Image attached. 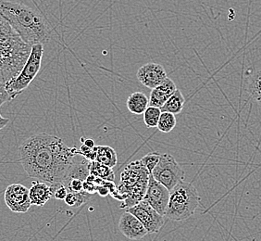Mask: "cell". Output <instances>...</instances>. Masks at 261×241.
I'll use <instances>...</instances> for the list:
<instances>
[{"label":"cell","instance_id":"obj_25","mask_svg":"<svg viewBox=\"0 0 261 241\" xmlns=\"http://www.w3.org/2000/svg\"><path fill=\"white\" fill-rule=\"evenodd\" d=\"M52 191L53 198L60 201H64L66 196L68 194V190L63 184H58V185H49Z\"/></svg>","mask_w":261,"mask_h":241},{"label":"cell","instance_id":"obj_28","mask_svg":"<svg viewBox=\"0 0 261 241\" xmlns=\"http://www.w3.org/2000/svg\"><path fill=\"white\" fill-rule=\"evenodd\" d=\"M83 144H84V145H86V147H88V148H90V149H94V148L96 147V143H95V141L93 140V139H90V138L86 139Z\"/></svg>","mask_w":261,"mask_h":241},{"label":"cell","instance_id":"obj_21","mask_svg":"<svg viewBox=\"0 0 261 241\" xmlns=\"http://www.w3.org/2000/svg\"><path fill=\"white\" fill-rule=\"evenodd\" d=\"M161 113H162V111H161V108L148 106L145 112L143 113V119H144V123L146 127L156 128L160 118H161Z\"/></svg>","mask_w":261,"mask_h":241},{"label":"cell","instance_id":"obj_7","mask_svg":"<svg viewBox=\"0 0 261 241\" xmlns=\"http://www.w3.org/2000/svg\"><path fill=\"white\" fill-rule=\"evenodd\" d=\"M151 176L171 191L178 184L185 180L186 173L173 156L164 153L161 154V160L151 173Z\"/></svg>","mask_w":261,"mask_h":241},{"label":"cell","instance_id":"obj_4","mask_svg":"<svg viewBox=\"0 0 261 241\" xmlns=\"http://www.w3.org/2000/svg\"><path fill=\"white\" fill-rule=\"evenodd\" d=\"M150 174L139 161H132L124 167L121 174L119 192L124 201L120 208L128 209L144 200Z\"/></svg>","mask_w":261,"mask_h":241},{"label":"cell","instance_id":"obj_8","mask_svg":"<svg viewBox=\"0 0 261 241\" xmlns=\"http://www.w3.org/2000/svg\"><path fill=\"white\" fill-rule=\"evenodd\" d=\"M126 211H129L133 215L136 216L145 226L148 234H156L164 225V216L161 215L145 200L135 206L126 209Z\"/></svg>","mask_w":261,"mask_h":241},{"label":"cell","instance_id":"obj_2","mask_svg":"<svg viewBox=\"0 0 261 241\" xmlns=\"http://www.w3.org/2000/svg\"><path fill=\"white\" fill-rule=\"evenodd\" d=\"M0 16L9 22L26 44L45 45L51 38L48 22L30 7L10 0H0Z\"/></svg>","mask_w":261,"mask_h":241},{"label":"cell","instance_id":"obj_16","mask_svg":"<svg viewBox=\"0 0 261 241\" xmlns=\"http://www.w3.org/2000/svg\"><path fill=\"white\" fill-rule=\"evenodd\" d=\"M103 165L113 168L118 163V156L117 152L113 148L106 145L96 146V160Z\"/></svg>","mask_w":261,"mask_h":241},{"label":"cell","instance_id":"obj_26","mask_svg":"<svg viewBox=\"0 0 261 241\" xmlns=\"http://www.w3.org/2000/svg\"><path fill=\"white\" fill-rule=\"evenodd\" d=\"M96 189H97V186L94 183L86 180L84 182V191H86V193L94 195L96 193Z\"/></svg>","mask_w":261,"mask_h":241},{"label":"cell","instance_id":"obj_15","mask_svg":"<svg viewBox=\"0 0 261 241\" xmlns=\"http://www.w3.org/2000/svg\"><path fill=\"white\" fill-rule=\"evenodd\" d=\"M126 106L128 111L136 115H141L149 106V99L142 92H135L129 95L126 101Z\"/></svg>","mask_w":261,"mask_h":241},{"label":"cell","instance_id":"obj_6","mask_svg":"<svg viewBox=\"0 0 261 241\" xmlns=\"http://www.w3.org/2000/svg\"><path fill=\"white\" fill-rule=\"evenodd\" d=\"M43 55L44 45L36 44L33 45L25 65L23 66L19 75L5 83L6 89L12 101L25 90L31 83L35 80L41 69Z\"/></svg>","mask_w":261,"mask_h":241},{"label":"cell","instance_id":"obj_5","mask_svg":"<svg viewBox=\"0 0 261 241\" xmlns=\"http://www.w3.org/2000/svg\"><path fill=\"white\" fill-rule=\"evenodd\" d=\"M199 204L197 189L191 183L182 181L171 191L165 216L171 221H185L196 212Z\"/></svg>","mask_w":261,"mask_h":241},{"label":"cell","instance_id":"obj_17","mask_svg":"<svg viewBox=\"0 0 261 241\" xmlns=\"http://www.w3.org/2000/svg\"><path fill=\"white\" fill-rule=\"evenodd\" d=\"M185 102H186V99L182 95V93L181 91L177 89L175 93L171 95V98L167 101L165 104L161 108V111L162 112H170V113H172L174 115L179 114L184 110Z\"/></svg>","mask_w":261,"mask_h":241},{"label":"cell","instance_id":"obj_27","mask_svg":"<svg viewBox=\"0 0 261 241\" xmlns=\"http://www.w3.org/2000/svg\"><path fill=\"white\" fill-rule=\"evenodd\" d=\"M96 193H97L99 196L105 198V197L108 196V195H110V190H109L106 186L101 185V186H97Z\"/></svg>","mask_w":261,"mask_h":241},{"label":"cell","instance_id":"obj_1","mask_svg":"<svg viewBox=\"0 0 261 241\" xmlns=\"http://www.w3.org/2000/svg\"><path fill=\"white\" fill-rule=\"evenodd\" d=\"M18 154L28 176L48 185H58L63 184L79 150L67 146L59 136L42 133L22 142Z\"/></svg>","mask_w":261,"mask_h":241},{"label":"cell","instance_id":"obj_23","mask_svg":"<svg viewBox=\"0 0 261 241\" xmlns=\"http://www.w3.org/2000/svg\"><path fill=\"white\" fill-rule=\"evenodd\" d=\"M12 101L10 95H9L8 91L6 89L5 84L4 83H0V108L2 105L6 103V102H10ZM10 123V119L9 118H4L0 114V131L2 130L3 128H5L6 126H8V124Z\"/></svg>","mask_w":261,"mask_h":241},{"label":"cell","instance_id":"obj_14","mask_svg":"<svg viewBox=\"0 0 261 241\" xmlns=\"http://www.w3.org/2000/svg\"><path fill=\"white\" fill-rule=\"evenodd\" d=\"M29 197L32 205L42 207L46 204L53 195L48 184L41 181H34L29 188Z\"/></svg>","mask_w":261,"mask_h":241},{"label":"cell","instance_id":"obj_22","mask_svg":"<svg viewBox=\"0 0 261 241\" xmlns=\"http://www.w3.org/2000/svg\"><path fill=\"white\" fill-rule=\"evenodd\" d=\"M177 120L174 114L170 112H162L156 128L162 133H170L174 129Z\"/></svg>","mask_w":261,"mask_h":241},{"label":"cell","instance_id":"obj_11","mask_svg":"<svg viewBox=\"0 0 261 241\" xmlns=\"http://www.w3.org/2000/svg\"><path fill=\"white\" fill-rule=\"evenodd\" d=\"M136 76L143 86L151 90L156 88V86H161L168 78V75L163 66L155 62H149L142 66L137 71Z\"/></svg>","mask_w":261,"mask_h":241},{"label":"cell","instance_id":"obj_12","mask_svg":"<svg viewBox=\"0 0 261 241\" xmlns=\"http://www.w3.org/2000/svg\"><path fill=\"white\" fill-rule=\"evenodd\" d=\"M119 229L121 234L130 240H140L148 234L142 223L129 211L121 214L119 221Z\"/></svg>","mask_w":261,"mask_h":241},{"label":"cell","instance_id":"obj_3","mask_svg":"<svg viewBox=\"0 0 261 241\" xmlns=\"http://www.w3.org/2000/svg\"><path fill=\"white\" fill-rule=\"evenodd\" d=\"M26 44L7 20L0 16V83H7L19 75L30 55Z\"/></svg>","mask_w":261,"mask_h":241},{"label":"cell","instance_id":"obj_24","mask_svg":"<svg viewBox=\"0 0 261 241\" xmlns=\"http://www.w3.org/2000/svg\"><path fill=\"white\" fill-rule=\"evenodd\" d=\"M161 154L158 153V152H152V153H149L147 155L144 156L141 159L142 163L147 169V171L149 172L150 175L151 173L154 170V168L156 167V164L159 163L160 160H161Z\"/></svg>","mask_w":261,"mask_h":241},{"label":"cell","instance_id":"obj_19","mask_svg":"<svg viewBox=\"0 0 261 241\" xmlns=\"http://www.w3.org/2000/svg\"><path fill=\"white\" fill-rule=\"evenodd\" d=\"M90 175L99 177L105 181L114 182L115 179V174L112 170V168L103 165L96 161H91Z\"/></svg>","mask_w":261,"mask_h":241},{"label":"cell","instance_id":"obj_10","mask_svg":"<svg viewBox=\"0 0 261 241\" xmlns=\"http://www.w3.org/2000/svg\"><path fill=\"white\" fill-rule=\"evenodd\" d=\"M170 195L171 191L155 180V178L150 175L144 200L161 215L165 216L166 210L170 201Z\"/></svg>","mask_w":261,"mask_h":241},{"label":"cell","instance_id":"obj_13","mask_svg":"<svg viewBox=\"0 0 261 241\" xmlns=\"http://www.w3.org/2000/svg\"><path fill=\"white\" fill-rule=\"evenodd\" d=\"M177 90L175 83L171 78H167L161 86H156V88L152 89L149 97V106L162 108L167 101Z\"/></svg>","mask_w":261,"mask_h":241},{"label":"cell","instance_id":"obj_20","mask_svg":"<svg viewBox=\"0 0 261 241\" xmlns=\"http://www.w3.org/2000/svg\"><path fill=\"white\" fill-rule=\"evenodd\" d=\"M92 196L93 195L86 193V191H82L78 193H68L64 201L68 206L78 208L91 200Z\"/></svg>","mask_w":261,"mask_h":241},{"label":"cell","instance_id":"obj_18","mask_svg":"<svg viewBox=\"0 0 261 241\" xmlns=\"http://www.w3.org/2000/svg\"><path fill=\"white\" fill-rule=\"evenodd\" d=\"M247 91L254 101L261 104V70H256L249 77Z\"/></svg>","mask_w":261,"mask_h":241},{"label":"cell","instance_id":"obj_9","mask_svg":"<svg viewBox=\"0 0 261 241\" xmlns=\"http://www.w3.org/2000/svg\"><path fill=\"white\" fill-rule=\"evenodd\" d=\"M4 201L10 211L15 213H25L32 206L29 189L20 184H12L7 186Z\"/></svg>","mask_w":261,"mask_h":241}]
</instances>
